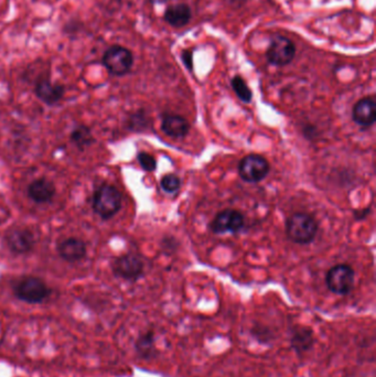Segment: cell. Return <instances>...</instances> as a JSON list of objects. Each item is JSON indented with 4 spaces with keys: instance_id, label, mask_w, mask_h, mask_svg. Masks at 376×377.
<instances>
[{
    "instance_id": "6da1fadb",
    "label": "cell",
    "mask_w": 376,
    "mask_h": 377,
    "mask_svg": "<svg viewBox=\"0 0 376 377\" xmlns=\"http://www.w3.org/2000/svg\"><path fill=\"white\" fill-rule=\"evenodd\" d=\"M318 232L316 219L307 213H295L286 222V234L293 243L306 245L312 243Z\"/></svg>"
},
{
    "instance_id": "7a4b0ae2",
    "label": "cell",
    "mask_w": 376,
    "mask_h": 377,
    "mask_svg": "<svg viewBox=\"0 0 376 377\" xmlns=\"http://www.w3.org/2000/svg\"><path fill=\"white\" fill-rule=\"evenodd\" d=\"M94 211L103 220L112 219L122 207V194L111 184H103L94 194Z\"/></svg>"
},
{
    "instance_id": "3957f363",
    "label": "cell",
    "mask_w": 376,
    "mask_h": 377,
    "mask_svg": "<svg viewBox=\"0 0 376 377\" xmlns=\"http://www.w3.org/2000/svg\"><path fill=\"white\" fill-rule=\"evenodd\" d=\"M13 294L21 301L27 303H41L49 298L51 290L42 279L26 277L13 286Z\"/></svg>"
},
{
    "instance_id": "277c9868",
    "label": "cell",
    "mask_w": 376,
    "mask_h": 377,
    "mask_svg": "<svg viewBox=\"0 0 376 377\" xmlns=\"http://www.w3.org/2000/svg\"><path fill=\"white\" fill-rule=\"evenodd\" d=\"M270 165L263 156L247 155L239 165V174L242 180L249 184H258L270 173Z\"/></svg>"
},
{
    "instance_id": "5b68a950",
    "label": "cell",
    "mask_w": 376,
    "mask_h": 377,
    "mask_svg": "<svg viewBox=\"0 0 376 377\" xmlns=\"http://www.w3.org/2000/svg\"><path fill=\"white\" fill-rule=\"evenodd\" d=\"M103 64L111 74L123 76L132 70L134 55L130 50L120 46H113L106 50L103 57Z\"/></svg>"
},
{
    "instance_id": "8992f818",
    "label": "cell",
    "mask_w": 376,
    "mask_h": 377,
    "mask_svg": "<svg viewBox=\"0 0 376 377\" xmlns=\"http://www.w3.org/2000/svg\"><path fill=\"white\" fill-rule=\"evenodd\" d=\"M354 270L352 267L344 263H340L337 266H333V268L328 271L327 282L328 288L330 292L337 295H348L349 292L352 290L353 285H354Z\"/></svg>"
},
{
    "instance_id": "52a82bcc",
    "label": "cell",
    "mask_w": 376,
    "mask_h": 377,
    "mask_svg": "<svg viewBox=\"0 0 376 377\" xmlns=\"http://www.w3.org/2000/svg\"><path fill=\"white\" fill-rule=\"evenodd\" d=\"M296 55V47L288 38L284 36H272L270 47L266 52L268 62L277 67H285L293 61Z\"/></svg>"
},
{
    "instance_id": "ba28073f",
    "label": "cell",
    "mask_w": 376,
    "mask_h": 377,
    "mask_svg": "<svg viewBox=\"0 0 376 377\" xmlns=\"http://www.w3.org/2000/svg\"><path fill=\"white\" fill-rule=\"evenodd\" d=\"M113 271L117 277L135 282L143 276L145 270V263L139 256L135 254H126L115 259L113 263Z\"/></svg>"
},
{
    "instance_id": "9c48e42d",
    "label": "cell",
    "mask_w": 376,
    "mask_h": 377,
    "mask_svg": "<svg viewBox=\"0 0 376 377\" xmlns=\"http://www.w3.org/2000/svg\"><path fill=\"white\" fill-rule=\"evenodd\" d=\"M244 215L237 210L226 209L216 214L211 223V230L216 234L239 232L244 228Z\"/></svg>"
},
{
    "instance_id": "30bf717a",
    "label": "cell",
    "mask_w": 376,
    "mask_h": 377,
    "mask_svg": "<svg viewBox=\"0 0 376 377\" xmlns=\"http://www.w3.org/2000/svg\"><path fill=\"white\" fill-rule=\"evenodd\" d=\"M6 242L13 253L27 254L34 248V234L27 228H15L7 234Z\"/></svg>"
},
{
    "instance_id": "8fae6325",
    "label": "cell",
    "mask_w": 376,
    "mask_h": 377,
    "mask_svg": "<svg viewBox=\"0 0 376 377\" xmlns=\"http://www.w3.org/2000/svg\"><path fill=\"white\" fill-rule=\"evenodd\" d=\"M352 118L358 126H372L376 119V104L373 97L360 100L353 107Z\"/></svg>"
},
{
    "instance_id": "7c38bea8",
    "label": "cell",
    "mask_w": 376,
    "mask_h": 377,
    "mask_svg": "<svg viewBox=\"0 0 376 377\" xmlns=\"http://www.w3.org/2000/svg\"><path fill=\"white\" fill-rule=\"evenodd\" d=\"M34 92L38 99L41 100L43 103L48 105H55L57 102L61 101L64 95V88L60 84H53L49 80H40L36 83Z\"/></svg>"
},
{
    "instance_id": "4fadbf2b",
    "label": "cell",
    "mask_w": 376,
    "mask_h": 377,
    "mask_svg": "<svg viewBox=\"0 0 376 377\" xmlns=\"http://www.w3.org/2000/svg\"><path fill=\"white\" fill-rule=\"evenodd\" d=\"M161 130L169 137L182 138L189 132L190 124L179 115L166 114L161 121Z\"/></svg>"
},
{
    "instance_id": "5bb4252c",
    "label": "cell",
    "mask_w": 376,
    "mask_h": 377,
    "mask_svg": "<svg viewBox=\"0 0 376 377\" xmlns=\"http://www.w3.org/2000/svg\"><path fill=\"white\" fill-rule=\"evenodd\" d=\"M57 251L64 261L74 263L83 259L86 255V245L83 240L71 238L63 240L57 247Z\"/></svg>"
},
{
    "instance_id": "9a60e30c",
    "label": "cell",
    "mask_w": 376,
    "mask_h": 377,
    "mask_svg": "<svg viewBox=\"0 0 376 377\" xmlns=\"http://www.w3.org/2000/svg\"><path fill=\"white\" fill-rule=\"evenodd\" d=\"M55 186L47 179H39L28 186V196L36 203H47L55 197Z\"/></svg>"
},
{
    "instance_id": "2e32d148",
    "label": "cell",
    "mask_w": 376,
    "mask_h": 377,
    "mask_svg": "<svg viewBox=\"0 0 376 377\" xmlns=\"http://www.w3.org/2000/svg\"><path fill=\"white\" fill-rule=\"evenodd\" d=\"M190 19H191V9L186 4L172 6L165 13V20L167 24L174 28H182L189 24Z\"/></svg>"
},
{
    "instance_id": "e0dca14e",
    "label": "cell",
    "mask_w": 376,
    "mask_h": 377,
    "mask_svg": "<svg viewBox=\"0 0 376 377\" xmlns=\"http://www.w3.org/2000/svg\"><path fill=\"white\" fill-rule=\"evenodd\" d=\"M291 346L298 354L306 353L314 343V334L310 329L299 327L291 334Z\"/></svg>"
},
{
    "instance_id": "ac0fdd59",
    "label": "cell",
    "mask_w": 376,
    "mask_h": 377,
    "mask_svg": "<svg viewBox=\"0 0 376 377\" xmlns=\"http://www.w3.org/2000/svg\"><path fill=\"white\" fill-rule=\"evenodd\" d=\"M136 351L144 359H151L155 357V336L153 332L149 331L141 334L136 342Z\"/></svg>"
},
{
    "instance_id": "d6986e66",
    "label": "cell",
    "mask_w": 376,
    "mask_h": 377,
    "mask_svg": "<svg viewBox=\"0 0 376 377\" xmlns=\"http://www.w3.org/2000/svg\"><path fill=\"white\" fill-rule=\"evenodd\" d=\"M71 140L78 149L83 150L84 148L93 144L94 137L91 130L88 126L82 125V126L76 127L71 132Z\"/></svg>"
},
{
    "instance_id": "ffe728a7",
    "label": "cell",
    "mask_w": 376,
    "mask_h": 377,
    "mask_svg": "<svg viewBox=\"0 0 376 377\" xmlns=\"http://www.w3.org/2000/svg\"><path fill=\"white\" fill-rule=\"evenodd\" d=\"M231 85L232 88H233L234 93L237 94V97H239L242 102L249 103V102L252 101V90H251V88L247 85V83L245 82L239 75H237V76H234V78H232Z\"/></svg>"
},
{
    "instance_id": "44dd1931",
    "label": "cell",
    "mask_w": 376,
    "mask_h": 377,
    "mask_svg": "<svg viewBox=\"0 0 376 377\" xmlns=\"http://www.w3.org/2000/svg\"><path fill=\"white\" fill-rule=\"evenodd\" d=\"M160 186L161 188L167 193L174 194L179 191L180 186H181V180L176 174L169 173V174H166L161 179Z\"/></svg>"
},
{
    "instance_id": "7402d4cb",
    "label": "cell",
    "mask_w": 376,
    "mask_h": 377,
    "mask_svg": "<svg viewBox=\"0 0 376 377\" xmlns=\"http://www.w3.org/2000/svg\"><path fill=\"white\" fill-rule=\"evenodd\" d=\"M137 160L139 165H141V168L147 171V172H153V171L156 170L157 161L153 158V156L141 151V153H138Z\"/></svg>"
},
{
    "instance_id": "603a6c76",
    "label": "cell",
    "mask_w": 376,
    "mask_h": 377,
    "mask_svg": "<svg viewBox=\"0 0 376 377\" xmlns=\"http://www.w3.org/2000/svg\"><path fill=\"white\" fill-rule=\"evenodd\" d=\"M182 61H183L184 65L187 67L188 70L193 71V53L190 50H184L181 55Z\"/></svg>"
},
{
    "instance_id": "cb8c5ba5",
    "label": "cell",
    "mask_w": 376,
    "mask_h": 377,
    "mask_svg": "<svg viewBox=\"0 0 376 377\" xmlns=\"http://www.w3.org/2000/svg\"><path fill=\"white\" fill-rule=\"evenodd\" d=\"M151 4H165L167 3V1H169V0H149Z\"/></svg>"
},
{
    "instance_id": "d4e9b609",
    "label": "cell",
    "mask_w": 376,
    "mask_h": 377,
    "mask_svg": "<svg viewBox=\"0 0 376 377\" xmlns=\"http://www.w3.org/2000/svg\"><path fill=\"white\" fill-rule=\"evenodd\" d=\"M232 1H235V0H232Z\"/></svg>"
}]
</instances>
